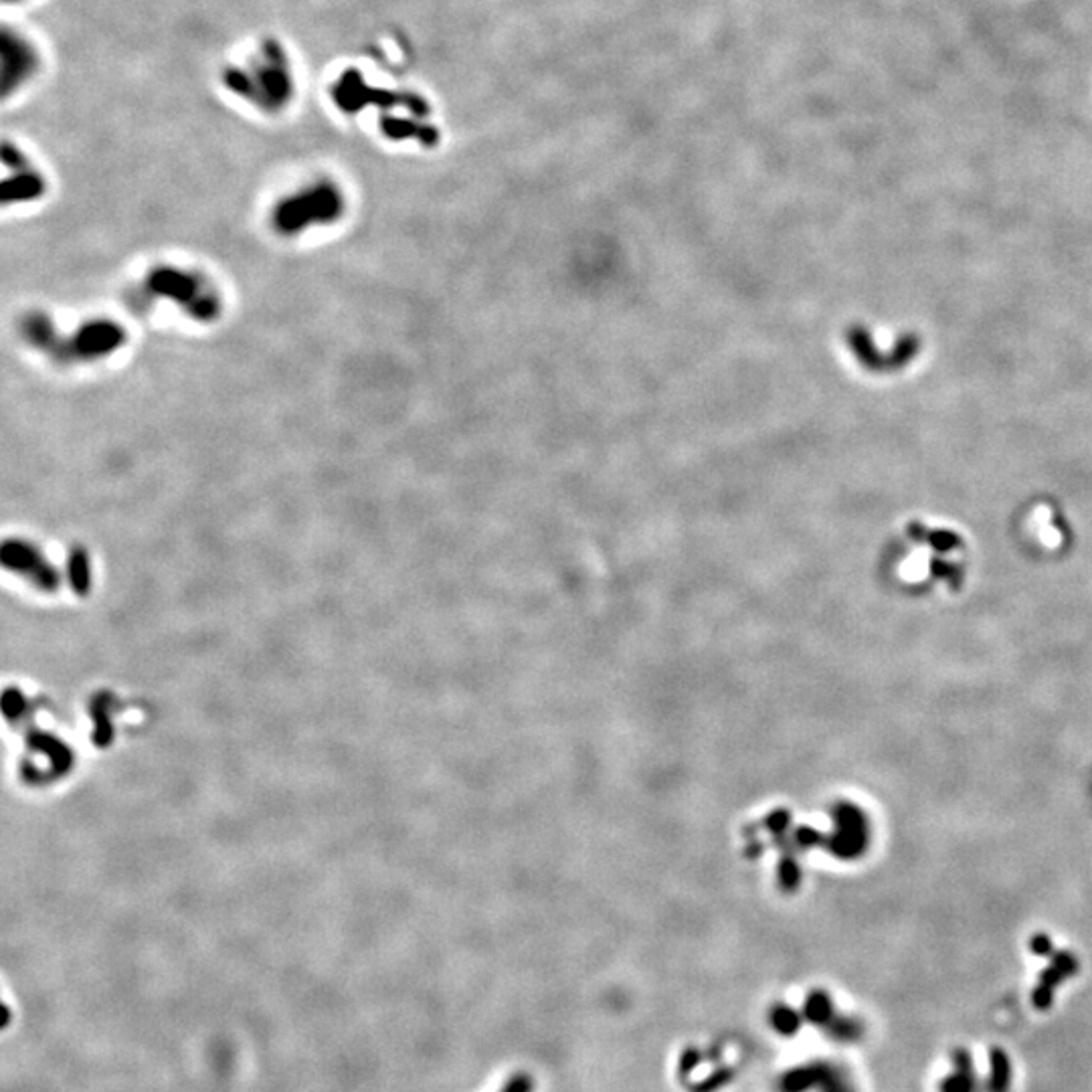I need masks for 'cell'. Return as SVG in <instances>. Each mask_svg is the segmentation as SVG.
Segmentation results:
<instances>
[{"mask_svg": "<svg viewBox=\"0 0 1092 1092\" xmlns=\"http://www.w3.org/2000/svg\"><path fill=\"white\" fill-rule=\"evenodd\" d=\"M27 334L34 344H39L41 349L65 358H98L118 351L125 342L124 328L118 326L116 322H107V320L89 322L83 328H80L78 334L69 338V342H63L57 334H55L53 326L51 322H47V318L33 316L27 322Z\"/></svg>", "mask_w": 1092, "mask_h": 1092, "instance_id": "6da1fadb", "label": "cell"}, {"mask_svg": "<svg viewBox=\"0 0 1092 1092\" xmlns=\"http://www.w3.org/2000/svg\"><path fill=\"white\" fill-rule=\"evenodd\" d=\"M344 200L330 182L287 196L273 213V227L284 235H294L312 223H332L342 215Z\"/></svg>", "mask_w": 1092, "mask_h": 1092, "instance_id": "7a4b0ae2", "label": "cell"}, {"mask_svg": "<svg viewBox=\"0 0 1092 1092\" xmlns=\"http://www.w3.org/2000/svg\"><path fill=\"white\" fill-rule=\"evenodd\" d=\"M148 285L154 294L174 300L198 320H213L221 312L216 296L209 291L203 282L191 276V273L172 267H160L152 271Z\"/></svg>", "mask_w": 1092, "mask_h": 1092, "instance_id": "3957f363", "label": "cell"}, {"mask_svg": "<svg viewBox=\"0 0 1092 1092\" xmlns=\"http://www.w3.org/2000/svg\"><path fill=\"white\" fill-rule=\"evenodd\" d=\"M819 1086L824 1092H855L848 1072L833 1064H815L795 1070L789 1077L791 1092H801Z\"/></svg>", "mask_w": 1092, "mask_h": 1092, "instance_id": "277c9868", "label": "cell"}, {"mask_svg": "<svg viewBox=\"0 0 1092 1092\" xmlns=\"http://www.w3.org/2000/svg\"><path fill=\"white\" fill-rule=\"evenodd\" d=\"M3 560H5L7 567L18 569V571L34 577L45 587L53 589L55 585H57V575H55V571L49 567V564L43 562L39 553L31 549V546L25 542H16V540L7 542Z\"/></svg>", "mask_w": 1092, "mask_h": 1092, "instance_id": "5b68a950", "label": "cell"}, {"mask_svg": "<svg viewBox=\"0 0 1092 1092\" xmlns=\"http://www.w3.org/2000/svg\"><path fill=\"white\" fill-rule=\"evenodd\" d=\"M3 61H5L3 69L5 91H9L11 85L25 81L34 65L31 47L11 33H5L3 36Z\"/></svg>", "mask_w": 1092, "mask_h": 1092, "instance_id": "8992f818", "label": "cell"}, {"mask_svg": "<svg viewBox=\"0 0 1092 1092\" xmlns=\"http://www.w3.org/2000/svg\"><path fill=\"white\" fill-rule=\"evenodd\" d=\"M981 1088L971 1052L967 1048L953 1050L951 1072L939 1082V1092H979Z\"/></svg>", "mask_w": 1092, "mask_h": 1092, "instance_id": "52a82bcc", "label": "cell"}, {"mask_svg": "<svg viewBox=\"0 0 1092 1092\" xmlns=\"http://www.w3.org/2000/svg\"><path fill=\"white\" fill-rule=\"evenodd\" d=\"M1012 1082H1013V1064L1010 1054L1004 1048L993 1046L990 1050V1068L986 1082H983V1092H1010Z\"/></svg>", "mask_w": 1092, "mask_h": 1092, "instance_id": "ba28073f", "label": "cell"}, {"mask_svg": "<svg viewBox=\"0 0 1092 1092\" xmlns=\"http://www.w3.org/2000/svg\"><path fill=\"white\" fill-rule=\"evenodd\" d=\"M45 191V182L34 172H21L11 176L3 185V203H23V200L39 198Z\"/></svg>", "mask_w": 1092, "mask_h": 1092, "instance_id": "9c48e42d", "label": "cell"}, {"mask_svg": "<svg viewBox=\"0 0 1092 1092\" xmlns=\"http://www.w3.org/2000/svg\"><path fill=\"white\" fill-rule=\"evenodd\" d=\"M71 577H73V582H76L78 589L87 587V557H85L83 549H78L76 553L71 555Z\"/></svg>", "mask_w": 1092, "mask_h": 1092, "instance_id": "30bf717a", "label": "cell"}, {"mask_svg": "<svg viewBox=\"0 0 1092 1092\" xmlns=\"http://www.w3.org/2000/svg\"><path fill=\"white\" fill-rule=\"evenodd\" d=\"M1032 946H1034V951H1035L1037 955H1046V953L1050 951V943H1048L1044 937H1037V939L1032 943Z\"/></svg>", "mask_w": 1092, "mask_h": 1092, "instance_id": "8fae6325", "label": "cell"}]
</instances>
